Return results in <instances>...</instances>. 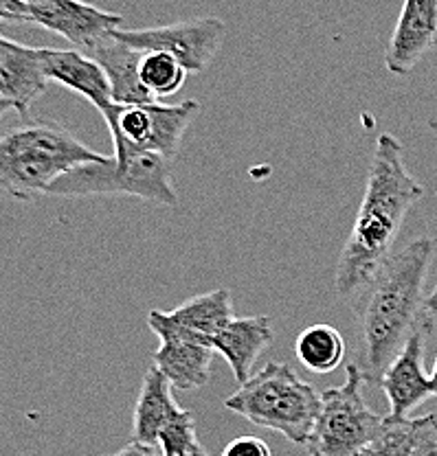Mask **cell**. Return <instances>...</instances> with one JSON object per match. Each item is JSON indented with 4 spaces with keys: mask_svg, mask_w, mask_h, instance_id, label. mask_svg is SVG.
<instances>
[{
    "mask_svg": "<svg viewBox=\"0 0 437 456\" xmlns=\"http://www.w3.org/2000/svg\"><path fill=\"white\" fill-rule=\"evenodd\" d=\"M144 53L145 51L126 45L121 37H117L115 28H112L108 36L95 42L84 55H88L90 60H95L103 69L108 82H111L112 102L115 103L159 102V99L152 97L150 90L141 82L139 66Z\"/></svg>",
    "mask_w": 437,
    "mask_h": 456,
    "instance_id": "14",
    "label": "cell"
},
{
    "mask_svg": "<svg viewBox=\"0 0 437 456\" xmlns=\"http://www.w3.org/2000/svg\"><path fill=\"white\" fill-rule=\"evenodd\" d=\"M9 110H13V103L7 102L4 97H0V118H3Z\"/></svg>",
    "mask_w": 437,
    "mask_h": 456,
    "instance_id": "28",
    "label": "cell"
},
{
    "mask_svg": "<svg viewBox=\"0 0 437 456\" xmlns=\"http://www.w3.org/2000/svg\"><path fill=\"white\" fill-rule=\"evenodd\" d=\"M115 33L135 49L163 51L176 57L187 69V73H202L220 53L227 25L216 16H202L145 28L119 27Z\"/></svg>",
    "mask_w": 437,
    "mask_h": 456,
    "instance_id": "8",
    "label": "cell"
},
{
    "mask_svg": "<svg viewBox=\"0 0 437 456\" xmlns=\"http://www.w3.org/2000/svg\"><path fill=\"white\" fill-rule=\"evenodd\" d=\"M437 36V0H405L384 51V66L393 75L416 69Z\"/></svg>",
    "mask_w": 437,
    "mask_h": 456,
    "instance_id": "12",
    "label": "cell"
},
{
    "mask_svg": "<svg viewBox=\"0 0 437 456\" xmlns=\"http://www.w3.org/2000/svg\"><path fill=\"white\" fill-rule=\"evenodd\" d=\"M431 382H433V391H435V397H437V358H435V364H433V373H431Z\"/></svg>",
    "mask_w": 437,
    "mask_h": 456,
    "instance_id": "31",
    "label": "cell"
},
{
    "mask_svg": "<svg viewBox=\"0 0 437 456\" xmlns=\"http://www.w3.org/2000/svg\"><path fill=\"white\" fill-rule=\"evenodd\" d=\"M425 193V187L408 174L402 142L393 134H380L359 216L336 264L334 289L341 298H359L367 288L392 255L407 213Z\"/></svg>",
    "mask_w": 437,
    "mask_h": 456,
    "instance_id": "1",
    "label": "cell"
},
{
    "mask_svg": "<svg viewBox=\"0 0 437 456\" xmlns=\"http://www.w3.org/2000/svg\"><path fill=\"white\" fill-rule=\"evenodd\" d=\"M106 159L62 123L27 117L0 130V196L29 202L46 196V189L66 171Z\"/></svg>",
    "mask_w": 437,
    "mask_h": 456,
    "instance_id": "3",
    "label": "cell"
},
{
    "mask_svg": "<svg viewBox=\"0 0 437 456\" xmlns=\"http://www.w3.org/2000/svg\"><path fill=\"white\" fill-rule=\"evenodd\" d=\"M147 327L161 342L159 349L152 354V362L174 388L196 391L209 382L216 354L211 340L180 325L169 312L152 310L147 314Z\"/></svg>",
    "mask_w": 437,
    "mask_h": 456,
    "instance_id": "9",
    "label": "cell"
},
{
    "mask_svg": "<svg viewBox=\"0 0 437 456\" xmlns=\"http://www.w3.org/2000/svg\"><path fill=\"white\" fill-rule=\"evenodd\" d=\"M433 46L437 49V36H435V42H433Z\"/></svg>",
    "mask_w": 437,
    "mask_h": 456,
    "instance_id": "32",
    "label": "cell"
},
{
    "mask_svg": "<svg viewBox=\"0 0 437 456\" xmlns=\"http://www.w3.org/2000/svg\"><path fill=\"white\" fill-rule=\"evenodd\" d=\"M275 338L273 322L268 316L234 318L216 338L211 346L227 360L234 370L237 384L246 382L253 375V367L266 346Z\"/></svg>",
    "mask_w": 437,
    "mask_h": 456,
    "instance_id": "16",
    "label": "cell"
},
{
    "mask_svg": "<svg viewBox=\"0 0 437 456\" xmlns=\"http://www.w3.org/2000/svg\"><path fill=\"white\" fill-rule=\"evenodd\" d=\"M198 114L201 103L196 99H185L174 106L161 102L112 103L102 117L108 123L111 136H123L139 150L163 156L172 163L178 156L185 132Z\"/></svg>",
    "mask_w": 437,
    "mask_h": 456,
    "instance_id": "7",
    "label": "cell"
},
{
    "mask_svg": "<svg viewBox=\"0 0 437 456\" xmlns=\"http://www.w3.org/2000/svg\"><path fill=\"white\" fill-rule=\"evenodd\" d=\"M21 3H25L27 7H40V4H46V3H51V0H21Z\"/></svg>",
    "mask_w": 437,
    "mask_h": 456,
    "instance_id": "30",
    "label": "cell"
},
{
    "mask_svg": "<svg viewBox=\"0 0 437 456\" xmlns=\"http://www.w3.org/2000/svg\"><path fill=\"white\" fill-rule=\"evenodd\" d=\"M29 13L33 25L58 33L79 53H87L95 42L123 25L121 13L103 12L82 0H51L40 7H31Z\"/></svg>",
    "mask_w": 437,
    "mask_h": 456,
    "instance_id": "11",
    "label": "cell"
},
{
    "mask_svg": "<svg viewBox=\"0 0 437 456\" xmlns=\"http://www.w3.org/2000/svg\"><path fill=\"white\" fill-rule=\"evenodd\" d=\"M363 370L348 364L345 382L321 393V408L306 441L310 456H359L380 435L384 417L369 411L363 397Z\"/></svg>",
    "mask_w": 437,
    "mask_h": 456,
    "instance_id": "6",
    "label": "cell"
},
{
    "mask_svg": "<svg viewBox=\"0 0 437 456\" xmlns=\"http://www.w3.org/2000/svg\"><path fill=\"white\" fill-rule=\"evenodd\" d=\"M435 191H437V189H435Z\"/></svg>",
    "mask_w": 437,
    "mask_h": 456,
    "instance_id": "33",
    "label": "cell"
},
{
    "mask_svg": "<svg viewBox=\"0 0 437 456\" xmlns=\"http://www.w3.org/2000/svg\"><path fill=\"white\" fill-rule=\"evenodd\" d=\"M112 142L115 156L102 163H84L66 171L46 189V196H135L165 207L178 204V193L169 178V160L139 150L123 136H112Z\"/></svg>",
    "mask_w": 437,
    "mask_h": 456,
    "instance_id": "4",
    "label": "cell"
},
{
    "mask_svg": "<svg viewBox=\"0 0 437 456\" xmlns=\"http://www.w3.org/2000/svg\"><path fill=\"white\" fill-rule=\"evenodd\" d=\"M227 411L253 426L279 432L297 445H306L321 408V395L284 362L264 364L225 399Z\"/></svg>",
    "mask_w": 437,
    "mask_h": 456,
    "instance_id": "5",
    "label": "cell"
},
{
    "mask_svg": "<svg viewBox=\"0 0 437 456\" xmlns=\"http://www.w3.org/2000/svg\"><path fill=\"white\" fill-rule=\"evenodd\" d=\"M49 77L45 73L42 49L21 45L0 36V97L13 103L22 118L31 117L33 102L46 93Z\"/></svg>",
    "mask_w": 437,
    "mask_h": 456,
    "instance_id": "13",
    "label": "cell"
},
{
    "mask_svg": "<svg viewBox=\"0 0 437 456\" xmlns=\"http://www.w3.org/2000/svg\"><path fill=\"white\" fill-rule=\"evenodd\" d=\"M294 355L312 373H332L345 358V340L332 325H310L294 340Z\"/></svg>",
    "mask_w": 437,
    "mask_h": 456,
    "instance_id": "19",
    "label": "cell"
},
{
    "mask_svg": "<svg viewBox=\"0 0 437 456\" xmlns=\"http://www.w3.org/2000/svg\"><path fill=\"white\" fill-rule=\"evenodd\" d=\"M196 417H194L192 411H183L180 408L172 419L165 424L163 430H161V452H163V456H185L189 450L196 448Z\"/></svg>",
    "mask_w": 437,
    "mask_h": 456,
    "instance_id": "22",
    "label": "cell"
},
{
    "mask_svg": "<svg viewBox=\"0 0 437 456\" xmlns=\"http://www.w3.org/2000/svg\"><path fill=\"white\" fill-rule=\"evenodd\" d=\"M169 314L180 325L189 327V330L209 340L216 338L235 318L234 301H231V292L227 288L211 289V292L187 298L183 305H178Z\"/></svg>",
    "mask_w": 437,
    "mask_h": 456,
    "instance_id": "18",
    "label": "cell"
},
{
    "mask_svg": "<svg viewBox=\"0 0 437 456\" xmlns=\"http://www.w3.org/2000/svg\"><path fill=\"white\" fill-rule=\"evenodd\" d=\"M416 441V419L384 417L380 435L359 456H411Z\"/></svg>",
    "mask_w": 437,
    "mask_h": 456,
    "instance_id": "21",
    "label": "cell"
},
{
    "mask_svg": "<svg viewBox=\"0 0 437 456\" xmlns=\"http://www.w3.org/2000/svg\"><path fill=\"white\" fill-rule=\"evenodd\" d=\"M222 456H273L268 444L258 436H237L225 448Z\"/></svg>",
    "mask_w": 437,
    "mask_h": 456,
    "instance_id": "24",
    "label": "cell"
},
{
    "mask_svg": "<svg viewBox=\"0 0 437 456\" xmlns=\"http://www.w3.org/2000/svg\"><path fill=\"white\" fill-rule=\"evenodd\" d=\"M185 456H209V454H207V450H204V448H202V445H201V444H198V445H196V448H194V450H189V452H187V454H185Z\"/></svg>",
    "mask_w": 437,
    "mask_h": 456,
    "instance_id": "29",
    "label": "cell"
},
{
    "mask_svg": "<svg viewBox=\"0 0 437 456\" xmlns=\"http://www.w3.org/2000/svg\"><path fill=\"white\" fill-rule=\"evenodd\" d=\"M112 456H163V452H161L159 445H147L141 444V441H132L130 445H126V448L119 450Z\"/></svg>",
    "mask_w": 437,
    "mask_h": 456,
    "instance_id": "26",
    "label": "cell"
},
{
    "mask_svg": "<svg viewBox=\"0 0 437 456\" xmlns=\"http://www.w3.org/2000/svg\"><path fill=\"white\" fill-rule=\"evenodd\" d=\"M0 20L4 22H31L29 7L21 0H0Z\"/></svg>",
    "mask_w": 437,
    "mask_h": 456,
    "instance_id": "25",
    "label": "cell"
},
{
    "mask_svg": "<svg viewBox=\"0 0 437 456\" xmlns=\"http://www.w3.org/2000/svg\"><path fill=\"white\" fill-rule=\"evenodd\" d=\"M411 456H437V415L416 419V441H413Z\"/></svg>",
    "mask_w": 437,
    "mask_h": 456,
    "instance_id": "23",
    "label": "cell"
},
{
    "mask_svg": "<svg viewBox=\"0 0 437 456\" xmlns=\"http://www.w3.org/2000/svg\"><path fill=\"white\" fill-rule=\"evenodd\" d=\"M426 314H429L431 318L437 316V283H435V288L431 289L429 297H426Z\"/></svg>",
    "mask_w": 437,
    "mask_h": 456,
    "instance_id": "27",
    "label": "cell"
},
{
    "mask_svg": "<svg viewBox=\"0 0 437 456\" xmlns=\"http://www.w3.org/2000/svg\"><path fill=\"white\" fill-rule=\"evenodd\" d=\"M431 330L433 322L417 327L380 379L378 387L387 397L389 417L393 419H408V412L416 411L426 399L435 397L431 375L425 373V340Z\"/></svg>",
    "mask_w": 437,
    "mask_h": 456,
    "instance_id": "10",
    "label": "cell"
},
{
    "mask_svg": "<svg viewBox=\"0 0 437 456\" xmlns=\"http://www.w3.org/2000/svg\"><path fill=\"white\" fill-rule=\"evenodd\" d=\"M172 388L169 379L159 369L152 367L147 370L132 415V441L159 445L161 430L180 411Z\"/></svg>",
    "mask_w": 437,
    "mask_h": 456,
    "instance_id": "17",
    "label": "cell"
},
{
    "mask_svg": "<svg viewBox=\"0 0 437 456\" xmlns=\"http://www.w3.org/2000/svg\"><path fill=\"white\" fill-rule=\"evenodd\" d=\"M45 73L70 93L82 94L102 114L112 103V90L102 66L78 49H42Z\"/></svg>",
    "mask_w": 437,
    "mask_h": 456,
    "instance_id": "15",
    "label": "cell"
},
{
    "mask_svg": "<svg viewBox=\"0 0 437 456\" xmlns=\"http://www.w3.org/2000/svg\"><path fill=\"white\" fill-rule=\"evenodd\" d=\"M435 244L417 237L400 253L389 255L367 288L356 298L360 318V370L365 382L378 387L392 360L400 354L408 336L425 322L426 277L433 264Z\"/></svg>",
    "mask_w": 437,
    "mask_h": 456,
    "instance_id": "2",
    "label": "cell"
},
{
    "mask_svg": "<svg viewBox=\"0 0 437 456\" xmlns=\"http://www.w3.org/2000/svg\"><path fill=\"white\" fill-rule=\"evenodd\" d=\"M141 82L154 99L169 97L180 90L187 77V69L172 55L163 51H145L139 66Z\"/></svg>",
    "mask_w": 437,
    "mask_h": 456,
    "instance_id": "20",
    "label": "cell"
}]
</instances>
